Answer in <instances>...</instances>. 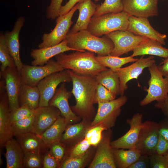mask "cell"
I'll return each mask as SVG.
<instances>
[{
    "instance_id": "cell-1",
    "label": "cell",
    "mask_w": 168,
    "mask_h": 168,
    "mask_svg": "<svg viewBox=\"0 0 168 168\" xmlns=\"http://www.w3.org/2000/svg\"><path fill=\"white\" fill-rule=\"evenodd\" d=\"M67 70L72 84L71 92L76 101L71 109L81 117L89 118L95 112L93 105L98 83L95 76L80 75L70 70Z\"/></svg>"
},
{
    "instance_id": "cell-2",
    "label": "cell",
    "mask_w": 168,
    "mask_h": 168,
    "mask_svg": "<svg viewBox=\"0 0 168 168\" xmlns=\"http://www.w3.org/2000/svg\"><path fill=\"white\" fill-rule=\"evenodd\" d=\"M94 53L89 51L76 52L55 56L56 61L64 69L70 70L77 74L95 76L108 68L97 60Z\"/></svg>"
},
{
    "instance_id": "cell-3",
    "label": "cell",
    "mask_w": 168,
    "mask_h": 168,
    "mask_svg": "<svg viewBox=\"0 0 168 168\" xmlns=\"http://www.w3.org/2000/svg\"><path fill=\"white\" fill-rule=\"evenodd\" d=\"M65 39L68 47L75 51L86 50L100 56L110 54L114 47L113 42L106 36L100 37L87 30L75 33H68Z\"/></svg>"
},
{
    "instance_id": "cell-4",
    "label": "cell",
    "mask_w": 168,
    "mask_h": 168,
    "mask_svg": "<svg viewBox=\"0 0 168 168\" xmlns=\"http://www.w3.org/2000/svg\"><path fill=\"white\" fill-rule=\"evenodd\" d=\"M129 16L123 11L97 17L92 16L87 30L99 37L117 30H127Z\"/></svg>"
},
{
    "instance_id": "cell-5",
    "label": "cell",
    "mask_w": 168,
    "mask_h": 168,
    "mask_svg": "<svg viewBox=\"0 0 168 168\" xmlns=\"http://www.w3.org/2000/svg\"><path fill=\"white\" fill-rule=\"evenodd\" d=\"M127 99L124 95L108 102L98 103L97 113L89 128L100 125L108 129L113 127L120 114L121 107Z\"/></svg>"
},
{
    "instance_id": "cell-6",
    "label": "cell",
    "mask_w": 168,
    "mask_h": 168,
    "mask_svg": "<svg viewBox=\"0 0 168 168\" xmlns=\"http://www.w3.org/2000/svg\"><path fill=\"white\" fill-rule=\"evenodd\" d=\"M148 68L151 77L148 82L149 87L145 89L147 94L140 102L142 106L154 101L161 100L168 95V77H163L155 63Z\"/></svg>"
},
{
    "instance_id": "cell-7",
    "label": "cell",
    "mask_w": 168,
    "mask_h": 168,
    "mask_svg": "<svg viewBox=\"0 0 168 168\" xmlns=\"http://www.w3.org/2000/svg\"><path fill=\"white\" fill-rule=\"evenodd\" d=\"M78 4L76 5L68 13L59 16L56 20V24L54 29L48 33L42 36V41L38 45L39 48L57 45L65 40L73 21L72 18L77 10Z\"/></svg>"
},
{
    "instance_id": "cell-8",
    "label": "cell",
    "mask_w": 168,
    "mask_h": 168,
    "mask_svg": "<svg viewBox=\"0 0 168 168\" xmlns=\"http://www.w3.org/2000/svg\"><path fill=\"white\" fill-rule=\"evenodd\" d=\"M114 44V48L110 55L118 56L133 51L147 38L136 35L128 30H117L105 35Z\"/></svg>"
},
{
    "instance_id": "cell-9",
    "label": "cell",
    "mask_w": 168,
    "mask_h": 168,
    "mask_svg": "<svg viewBox=\"0 0 168 168\" xmlns=\"http://www.w3.org/2000/svg\"><path fill=\"white\" fill-rule=\"evenodd\" d=\"M64 69L56 61L51 59L42 66L23 64L20 72L22 83L37 86L41 80L48 76Z\"/></svg>"
},
{
    "instance_id": "cell-10",
    "label": "cell",
    "mask_w": 168,
    "mask_h": 168,
    "mask_svg": "<svg viewBox=\"0 0 168 168\" xmlns=\"http://www.w3.org/2000/svg\"><path fill=\"white\" fill-rule=\"evenodd\" d=\"M71 81L67 69L53 73L41 80L37 86L40 93L39 107L49 106L58 85Z\"/></svg>"
},
{
    "instance_id": "cell-11",
    "label": "cell",
    "mask_w": 168,
    "mask_h": 168,
    "mask_svg": "<svg viewBox=\"0 0 168 168\" xmlns=\"http://www.w3.org/2000/svg\"><path fill=\"white\" fill-rule=\"evenodd\" d=\"M160 125L156 122L147 121L142 123L135 148L142 155L150 156L156 152Z\"/></svg>"
},
{
    "instance_id": "cell-12",
    "label": "cell",
    "mask_w": 168,
    "mask_h": 168,
    "mask_svg": "<svg viewBox=\"0 0 168 168\" xmlns=\"http://www.w3.org/2000/svg\"><path fill=\"white\" fill-rule=\"evenodd\" d=\"M154 63L155 60L153 56L146 58L142 56L131 64L113 70L117 73L119 77L120 95H124L128 88L127 83L129 81L134 79H137L145 68L149 67Z\"/></svg>"
},
{
    "instance_id": "cell-13",
    "label": "cell",
    "mask_w": 168,
    "mask_h": 168,
    "mask_svg": "<svg viewBox=\"0 0 168 168\" xmlns=\"http://www.w3.org/2000/svg\"><path fill=\"white\" fill-rule=\"evenodd\" d=\"M1 72L4 80L11 111L20 106L19 96L22 83L21 76L16 67H8Z\"/></svg>"
},
{
    "instance_id": "cell-14",
    "label": "cell",
    "mask_w": 168,
    "mask_h": 168,
    "mask_svg": "<svg viewBox=\"0 0 168 168\" xmlns=\"http://www.w3.org/2000/svg\"><path fill=\"white\" fill-rule=\"evenodd\" d=\"M142 114L138 113L127 120V123L130 126L129 129L122 136L111 142L113 149H129L135 147L142 123Z\"/></svg>"
},
{
    "instance_id": "cell-15",
    "label": "cell",
    "mask_w": 168,
    "mask_h": 168,
    "mask_svg": "<svg viewBox=\"0 0 168 168\" xmlns=\"http://www.w3.org/2000/svg\"><path fill=\"white\" fill-rule=\"evenodd\" d=\"M127 30L134 34L156 40L165 45L166 35L155 30L151 25L148 18L129 16Z\"/></svg>"
},
{
    "instance_id": "cell-16",
    "label": "cell",
    "mask_w": 168,
    "mask_h": 168,
    "mask_svg": "<svg viewBox=\"0 0 168 168\" xmlns=\"http://www.w3.org/2000/svg\"><path fill=\"white\" fill-rule=\"evenodd\" d=\"M158 0H121L123 11L130 16L148 18L157 16Z\"/></svg>"
},
{
    "instance_id": "cell-17",
    "label": "cell",
    "mask_w": 168,
    "mask_h": 168,
    "mask_svg": "<svg viewBox=\"0 0 168 168\" xmlns=\"http://www.w3.org/2000/svg\"><path fill=\"white\" fill-rule=\"evenodd\" d=\"M4 83L0 82V144L4 146L5 143L14 136L12 123L9 118L10 110L7 95Z\"/></svg>"
},
{
    "instance_id": "cell-18",
    "label": "cell",
    "mask_w": 168,
    "mask_h": 168,
    "mask_svg": "<svg viewBox=\"0 0 168 168\" xmlns=\"http://www.w3.org/2000/svg\"><path fill=\"white\" fill-rule=\"evenodd\" d=\"M60 114L59 110L54 106L39 107L35 110L31 132L41 135L55 122Z\"/></svg>"
},
{
    "instance_id": "cell-19",
    "label": "cell",
    "mask_w": 168,
    "mask_h": 168,
    "mask_svg": "<svg viewBox=\"0 0 168 168\" xmlns=\"http://www.w3.org/2000/svg\"><path fill=\"white\" fill-rule=\"evenodd\" d=\"M72 94L71 91L67 89L64 83H62L49 103V106L59 110L68 124L77 121L79 119L69 105L68 100Z\"/></svg>"
},
{
    "instance_id": "cell-20",
    "label": "cell",
    "mask_w": 168,
    "mask_h": 168,
    "mask_svg": "<svg viewBox=\"0 0 168 168\" xmlns=\"http://www.w3.org/2000/svg\"><path fill=\"white\" fill-rule=\"evenodd\" d=\"M110 140V135L102 139L89 168H115L117 167Z\"/></svg>"
},
{
    "instance_id": "cell-21",
    "label": "cell",
    "mask_w": 168,
    "mask_h": 168,
    "mask_svg": "<svg viewBox=\"0 0 168 168\" xmlns=\"http://www.w3.org/2000/svg\"><path fill=\"white\" fill-rule=\"evenodd\" d=\"M25 21V19L23 17H19L15 23L12 30L7 31L4 34L6 44L15 66L19 72L24 64L20 56L19 37L20 31Z\"/></svg>"
},
{
    "instance_id": "cell-22",
    "label": "cell",
    "mask_w": 168,
    "mask_h": 168,
    "mask_svg": "<svg viewBox=\"0 0 168 168\" xmlns=\"http://www.w3.org/2000/svg\"><path fill=\"white\" fill-rule=\"evenodd\" d=\"M70 50L75 51L68 47L66 39L54 46L32 49L30 52L31 57L33 59L31 64L35 66L44 65L53 57Z\"/></svg>"
},
{
    "instance_id": "cell-23",
    "label": "cell",
    "mask_w": 168,
    "mask_h": 168,
    "mask_svg": "<svg viewBox=\"0 0 168 168\" xmlns=\"http://www.w3.org/2000/svg\"><path fill=\"white\" fill-rule=\"evenodd\" d=\"M78 4L79 16L76 23L68 32L69 33L87 30L91 19L99 5L95 3L92 0H85Z\"/></svg>"
},
{
    "instance_id": "cell-24",
    "label": "cell",
    "mask_w": 168,
    "mask_h": 168,
    "mask_svg": "<svg viewBox=\"0 0 168 168\" xmlns=\"http://www.w3.org/2000/svg\"><path fill=\"white\" fill-rule=\"evenodd\" d=\"M4 147L6 150V168H23L24 153L17 141L12 138L6 142Z\"/></svg>"
},
{
    "instance_id": "cell-25",
    "label": "cell",
    "mask_w": 168,
    "mask_h": 168,
    "mask_svg": "<svg viewBox=\"0 0 168 168\" xmlns=\"http://www.w3.org/2000/svg\"><path fill=\"white\" fill-rule=\"evenodd\" d=\"M162 45L156 40L148 39L134 48L131 56L134 57L149 55L167 58L168 57V49L163 47Z\"/></svg>"
},
{
    "instance_id": "cell-26",
    "label": "cell",
    "mask_w": 168,
    "mask_h": 168,
    "mask_svg": "<svg viewBox=\"0 0 168 168\" xmlns=\"http://www.w3.org/2000/svg\"><path fill=\"white\" fill-rule=\"evenodd\" d=\"M40 93L37 86H32L22 83L19 96L20 106L25 105L35 110L39 107Z\"/></svg>"
},
{
    "instance_id": "cell-27",
    "label": "cell",
    "mask_w": 168,
    "mask_h": 168,
    "mask_svg": "<svg viewBox=\"0 0 168 168\" xmlns=\"http://www.w3.org/2000/svg\"><path fill=\"white\" fill-rule=\"evenodd\" d=\"M24 153L40 152L46 147L40 135L32 132L15 136Z\"/></svg>"
},
{
    "instance_id": "cell-28",
    "label": "cell",
    "mask_w": 168,
    "mask_h": 168,
    "mask_svg": "<svg viewBox=\"0 0 168 168\" xmlns=\"http://www.w3.org/2000/svg\"><path fill=\"white\" fill-rule=\"evenodd\" d=\"M68 123L63 117L60 116L55 122L40 135L46 147H49L52 143L60 141Z\"/></svg>"
},
{
    "instance_id": "cell-29",
    "label": "cell",
    "mask_w": 168,
    "mask_h": 168,
    "mask_svg": "<svg viewBox=\"0 0 168 168\" xmlns=\"http://www.w3.org/2000/svg\"><path fill=\"white\" fill-rule=\"evenodd\" d=\"M98 83L116 96L120 95V82L117 73L110 69L103 71L95 76Z\"/></svg>"
},
{
    "instance_id": "cell-30",
    "label": "cell",
    "mask_w": 168,
    "mask_h": 168,
    "mask_svg": "<svg viewBox=\"0 0 168 168\" xmlns=\"http://www.w3.org/2000/svg\"><path fill=\"white\" fill-rule=\"evenodd\" d=\"M114 160L119 168H128L142 155L135 148L125 150L123 149H113Z\"/></svg>"
},
{
    "instance_id": "cell-31",
    "label": "cell",
    "mask_w": 168,
    "mask_h": 168,
    "mask_svg": "<svg viewBox=\"0 0 168 168\" xmlns=\"http://www.w3.org/2000/svg\"><path fill=\"white\" fill-rule=\"evenodd\" d=\"M97 60L103 66L108 67L113 70L120 68L124 65L128 63L134 62L138 58H135L131 56L120 57L110 54L96 57Z\"/></svg>"
},
{
    "instance_id": "cell-32",
    "label": "cell",
    "mask_w": 168,
    "mask_h": 168,
    "mask_svg": "<svg viewBox=\"0 0 168 168\" xmlns=\"http://www.w3.org/2000/svg\"><path fill=\"white\" fill-rule=\"evenodd\" d=\"M86 124L84 122L72 125H68L62 136L60 141L63 144L68 143L86 132Z\"/></svg>"
},
{
    "instance_id": "cell-33",
    "label": "cell",
    "mask_w": 168,
    "mask_h": 168,
    "mask_svg": "<svg viewBox=\"0 0 168 168\" xmlns=\"http://www.w3.org/2000/svg\"><path fill=\"white\" fill-rule=\"evenodd\" d=\"M123 11L121 0H105L99 5L93 16L97 17L105 14L116 13Z\"/></svg>"
},
{
    "instance_id": "cell-34",
    "label": "cell",
    "mask_w": 168,
    "mask_h": 168,
    "mask_svg": "<svg viewBox=\"0 0 168 168\" xmlns=\"http://www.w3.org/2000/svg\"><path fill=\"white\" fill-rule=\"evenodd\" d=\"M0 62L1 72L8 67H16L6 44L4 34L2 32L0 34Z\"/></svg>"
},
{
    "instance_id": "cell-35",
    "label": "cell",
    "mask_w": 168,
    "mask_h": 168,
    "mask_svg": "<svg viewBox=\"0 0 168 168\" xmlns=\"http://www.w3.org/2000/svg\"><path fill=\"white\" fill-rule=\"evenodd\" d=\"M34 114L29 117L12 123V130L14 136L31 132Z\"/></svg>"
},
{
    "instance_id": "cell-36",
    "label": "cell",
    "mask_w": 168,
    "mask_h": 168,
    "mask_svg": "<svg viewBox=\"0 0 168 168\" xmlns=\"http://www.w3.org/2000/svg\"><path fill=\"white\" fill-rule=\"evenodd\" d=\"M89 154L86 152L80 156H69L63 160L60 164L61 168H81L86 164L89 158Z\"/></svg>"
},
{
    "instance_id": "cell-37",
    "label": "cell",
    "mask_w": 168,
    "mask_h": 168,
    "mask_svg": "<svg viewBox=\"0 0 168 168\" xmlns=\"http://www.w3.org/2000/svg\"><path fill=\"white\" fill-rule=\"evenodd\" d=\"M106 130V128L100 125L89 128L85 132L84 138L91 145L97 146L102 139V132Z\"/></svg>"
},
{
    "instance_id": "cell-38",
    "label": "cell",
    "mask_w": 168,
    "mask_h": 168,
    "mask_svg": "<svg viewBox=\"0 0 168 168\" xmlns=\"http://www.w3.org/2000/svg\"><path fill=\"white\" fill-rule=\"evenodd\" d=\"M23 167L27 168H40L43 167V160L40 152H29L24 153Z\"/></svg>"
},
{
    "instance_id": "cell-39",
    "label": "cell",
    "mask_w": 168,
    "mask_h": 168,
    "mask_svg": "<svg viewBox=\"0 0 168 168\" xmlns=\"http://www.w3.org/2000/svg\"><path fill=\"white\" fill-rule=\"evenodd\" d=\"M35 110L30 109L25 105L20 106L19 108L10 112L9 118L11 123L29 117L35 113Z\"/></svg>"
},
{
    "instance_id": "cell-40",
    "label": "cell",
    "mask_w": 168,
    "mask_h": 168,
    "mask_svg": "<svg viewBox=\"0 0 168 168\" xmlns=\"http://www.w3.org/2000/svg\"><path fill=\"white\" fill-rule=\"evenodd\" d=\"M116 96L101 84L97 85L94 103H105L115 99Z\"/></svg>"
},
{
    "instance_id": "cell-41",
    "label": "cell",
    "mask_w": 168,
    "mask_h": 168,
    "mask_svg": "<svg viewBox=\"0 0 168 168\" xmlns=\"http://www.w3.org/2000/svg\"><path fill=\"white\" fill-rule=\"evenodd\" d=\"M49 147L50 149L49 152L60 165L65 152L64 144L60 141H58L52 143Z\"/></svg>"
},
{
    "instance_id": "cell-42",
    "label": "cell",
    "mask_w": 168,
    "mask_h": 168,
    "mask_svg": "<svg viewBox=\"0 0 168 168\" xmlns=\"http://www.w3.org/2000/svg\"><path fill=\"white\" fill-rule=\"evenodd\" d=\"M150 166L152 168H168V161L163 155L156 153L149 156Z\"/></svg>"
},
{
    "instance_id": "cell-43",
    "label": "cell",
    "mask_w": 168,
    "mask_h": 168,
    "mask_svg": "<svg viewBox=\"0 0 168 168\" xmlns=\"http://www.w3.org/2000/svg\"><path fill=\"white\" fill-rule=\"evenodd\" d=\"M50 2L46 10V17L52 20L59 16V11L63 0H49Z\"/></svg>"
},
{
    "instance_id": "cell-44",
    "label": "cell",
    "mask_w": 168,
    "mask_h": 168,
    "mask_svg": "<svg viewBox=\"0 0 168 168\" xmlns=\"http://www.w3.org/2000/svg\"><path fill=\"white\" fill-rule=\"evenodd\" d=\"M91 146L88 141L84 138L73 147L69 156H75L83 155L87 152Z\"/></svg>"
},
{
    "instance_id": "cell-45",
    "label": "cell",
    "mask_w": 168,
    "mask_h": 168,
    "mask_svg": "<svg viewBox=\"0 0 168 168\" xmlns=\"http://www.w3.org/2000/svg\"><path fill=\"white\" fill-rule=\"evenodd\" d=\"M59 166V163L49 152L45 155L43 160V168H55Z\"/></svg>"
},
{
    "instance_id": "cell-46",
    "label": "cell",
    "mask_w": 168,
    "mask_h": 168,
    "mask_svg": "<svg viewBox=\"0 0 168 168\" xmlns=\"http://www.w3.org/2000/svg\"><path fill=\"white\" fill-rule=\"evenodd\" d=\"M168 151V141L159 134L156 153L164 155Z\"/></svg>"
},
{
    "instance_id": "cell-47",
    "label": "cell",
    "mask_w": 168,
    "mask_h": 168,
    "mask_svg": "<svg viewBox=\"0 0 168 168\" xmlns=\"http://www.w3.org/2000/svg\"><path fill=\"white\" fill-rule=\"evenodd\" d=\"M150 165L149 156L141 155L139 158L128 168H146Z\"/></svg>"
},
{
    "instance_id": "cell-48",
    "label": "cell",
    "mask_w": 168,
    "mask_h": 168,
    "mask_svg": "<svg viewBox=\"0 0 168 168\" xmlns=\"http://www.w3.org/2000/svg\"><path fill=\"white\" fill-rule=\"evenodd\" d=\"M85 0H69L64 5L62 6L59 11V16L68 13L76 5Z\"/></svg>"
},
{
    "instance_id": "cell-49",
    "label": "cell",
    "mask_w": 168,
    "mask_h": 168,
    "mask_svg": "<svg viewBox=\"0 0 168 168\" xmlns=\"http://www.w3.org/2000/svg\"><path fill=\"white\" fill-rule=\"evenodd\" d=\"M156 102L155 107L161 110L168 118V95L163 100Z\"/></svg>"
},
{
    "instance_id": "cell-50",
    "label": "cell",
    "mask_w": 168,
    "mask_h": 168,
    "mask_svg": "<svg viewBox=\"0 0 168 168\" xmlns=\"http://www.w3.org/2000/svg\"><path fill=\"white\" fill-rule=\"evenodd\" d=\"M157 67L163 77H168V57L163 59Z\"/></svg>"
},
{
    "instance_id": "cell-51",
    "label": "cell",
    "mask_w": 168,
    "mask_h": 168,
    "mask_svg": "<svg viewBox=\"0 0 168 168\" xmlns=\"http://www.w3.org/2000/svg\"><path fill=\"white\" fill-rule=\"evenodd\" d=\"M159 134L168 141V128L160 127L159 130Z\"/></svg>"
},
{
    "instance_id": "cell-52",
    "label": "cell",
    "mask_w": 168,
    "mask_h": 168,
    "mask_svg": "<svg viewBox=\"0 0 168 168\" xmlns=\"http://www.w3.org/2000/svg\"><path fill=\"white\" fill-rule=\"evenodd\" d=\"M164 155L168 161V152H167Z\"/></svg>"
},
{
    "instance_id": "cell-53",
    "label": "cell",
    "mask_w": 168,
    "mask_h": 168,
    "mask_svg": "<svg viewBox=\"0 0 168 168\" xmlns=\"http://www.w3.org/2000/svg\"><path fill=\"white\" fill-rule=\"evenodd\" d=\"M100 0H94V1L96 2H97L98 1H99Z\"/></svg>"
},
{
    "instance_id": "cell-54",
    "label": "cell",
    "mask_w": 168,
    "mask_h": 168,
    "mask_svg": "<svg viewBox=\"0 0 168 168\" xmlns=\"http://www.w3.org/2000/svg\"></svg>"
}]
</instances>
